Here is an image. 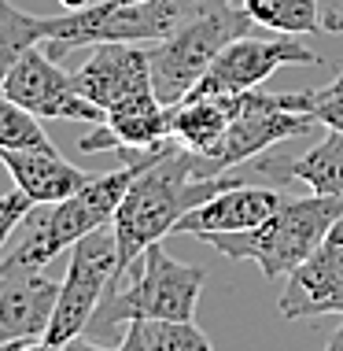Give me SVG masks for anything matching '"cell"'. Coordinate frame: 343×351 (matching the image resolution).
Returning a JSON list of instances; mask_svg holds the SVG:
<instances>
[{
	"label": "cell",
	"mask_w": 343,
	"mask_h": 351,
	"mask_svg": "<svg viewBox=\"0 0 343 351\" xmlns=\"http://www.w3.org/2000/svg\"><path fill=\"white\" fill-rule=\"evenodd\" d=\"M236 185V178H203L199 159L185 152L177 141L159 152L151 163L129 182L126 196H122L118 211L111 218L114 230V248H118V263H114V289L118 281L129 278V270L140 263L151 244H159L166 233L177 230V222L199 204H207L222 189Z\"/></svg>",
	"instance_id": "cell-1"
},
{
	"label": "cell",
	"mask_w": 343,
	"mask_h": 351,
	"mask_svg": "<svg viewBox=\"0 0 343 351\" xmlns=\"http://www.w3.org/2000/svg\"><path fill=\"white\" fill-rule=\"evenodd\" d=\"M159 152H140V156H133L126 167L97 174L85 189H78L74 196H66L60 204H37L34 211L26 215V222L18 226V237L8 244V252L0 255V274L45 270L55 255L74 248L81 237L111 226V218L118 211L129 182L159 156Z\"/></svg>",
	"instance_id": "cell-2"
},
{
	"label": "cell",
	"mask_w": 343,
	"mask_h": 351,
	"mask_svg": "<svg viewBox=\"0 0 343 351\" xmlns=\"http://www.w3.org/2000/svg\"><path fill=\"white\" fill-rule=\"evenodd\" d=\"M343 218V200L336 196H288L277 211L266 218L262 226L244 233H207L199 241H207L214 252H222L225 259H247L255 263L266 281H281L307 263L318 244L329 237V230Z\"/></svg>",
	"instance_id": "cell-3"
},
{
	"label": "cell",
	"mask_w": 343,
	"mask_h": 351,
	"mask_svg": "<svg viewBox=\"0 0 343 351\" xmlns=\"http://www.w3.org/2000/svg\"><path fill=\"white\" fill-rule=\"evenodd\" d=\"M126 281V289H111L103 296L97 318L85 329L89 337H114L129 322H192L207 270L170 259L163 244H151Z\"/></svg>",
	"instance_id": "cell-4"
},
{
	"label": "cell",
	"mask_w": 343,
	"mask_h": 351,
	"mask_svg": "<svg viewBox=\"0 0 343 351\" xmlns=\"http://www.w3.org/2000/svg\"><path fill=\"white\" fill-rule=\"evenodd\" d=\"M211 4L214 0H133V4H122V0H100L97 4L92 0L81 12L41 19V45L55 60L74 49H85V45L107 41L155 45Z\"/></svg>",
	"instance_id": "cell-5"
},
{
	"label": "cell",
	"mask_w": 343,
	"mask_h": 351,
	"mask_svg": "<svg viewBox=\"0 0 343 351\" xmlns=\"http://www.w3.org/2000/svg\"><path fill=\"white\" fill-rule=\"evenodd\" d=\"M251 15L244 12L240 0H214L192 15L185 26H177L170 37L155 41L151 52V85L163 104H177L196 89V82L207 74V67L222 56L225 45L236 37L251 34Z\"/></svg>",
	"instance_id": "cell-6"
},
{
	"label": "cell",
	"mask_w": 343,
	"mask_h": 351,
	"mask_svg": "<svg viewBox=\"0 0 343 351\" xmlns=\"http://www.w3.org/2000/svg\"><path fill=\"white\" fill-rule=\"evenodd\" d=\"M314 126H321V122L307 111V89L303 93H262V89L236 93L225 137L207 156H196L199 170H203V178H222L225 170L266 156L273 145H281L288 137L310 134Z\"/></svg>",
	"instance_id": "cell-7"
},
{
	"label": "cell",
	"mask_w": 343,
	"mask_h": 351,
	"mask_svg": "<svg viewBox=\"0 0 343 351\" xmlns=\"http://www.w3.org/2000/svg\"><path fill=\"white\" fill-rule=\"evenodd\" d=\"M114 263H118V248H114V230H103L81 237L71 248V263H66V278L60 281V300L52 311V326L45 340L60 348L63 340L78 337L89 329L97 318L103 296L114 289Z\"/></svg>",
	"instance_id": "cell-8"
},
{
	"label": "cell",
	"mask_w": 343,
	"mask_h": 351,
	"mask_svg": "<svg viewBox=\"0 0 343 351\" xmlns=\"http://www.w3.org/2000/svg\"><path fill=\"white\" fill-rule=\"evenodd\" d=\"M284 63H310V67H318L321 56L288 34H273V37L244 34L233 45H225L222 56L207 67V74L196 82V89L188 97H236V93L259 89Z\"/></svg>",
	"instance_id": "cell-9"
},
{
	"label": "cell",
	"mask_w": 343,
	"mask_h": 351,
	"mask_svg": "<svg viewBox=\"0 0 343 351\" xmlns=\"http://www.w3.org/2000/svg\"><path fill=\"white\" fill-rule=\"evenodd\" d=\"M4 97L23 104L37 119H71V122H103V111L78 89L74 74H66L55 56H49L45 45H34L18 56L12 74L0 85Z\"/></svg>",
	"instance_id": "cell-10"
},
{
	"label": "cell",
	"mask_w": 343,
	"mask_h": 351,
	"mask_svg": "<svg viewBox=\"0 0 343 351\" xmlns=\"http://www.w3.org/2000/svg\"><path fill=\"white\" fill-rule=\"evenodd\" d=\"M277 311L284 322H314L343 315V218L318 244V252L288 274Z\"/></svg>",
	"instance_id": "cell-11"
},
{
	"label": "cell",
	"mask_w": 343,
	"mask_h": 351,
	"mask_svg": "<svg viewBox=\"0 0 343 351\" xmlns=\"http://www.w3.org/2000/svg\"><path fill=\"white\" fill-rule=\"evenodd\" d=\"M74 82L107 115L122 100L155 89L151 85V52L144 45H133V41L92 45L89 60L74 71Z\"/></svg>",
	"instance_id": "cell-12"
},
{
	"label": "cell",
	"mask_w": 343,
	"mask_h": 351,
	"mask_svg": "<svg viewBox=\"0 0 343 351\" xmlns=\"http://www.w3.org/2000/svg\"><path fill=\"white\" fill-rule=\"evenodd\" d=\"M81 152H103V148H126V152H159L170 145V104H163L151 93L122 100L111 108L103 122H97L92 134H85Z\"/></svg>",
	"instance_id": "cell-13"
},
{
	"label": "cell",
	"mask_w": 343,
	"mask_h": 351,
	"mask_svg": "<svg viewBox=\"0 0 343 351\" xmlns=\"http://www.w3.org/2000/svg\"><path fill=\"white\" fill-rule=\"evenodd\" d=\"M60 300V281L41 270L0 274V348L49 333L52 311Z\"/></svg>",
	"instance_id": "cell-14"
},
{
	"label": "cell",
	"mask_w": 343,
	"mask_h": 351,
	"mask_svg": "<svg viewBox=\"0 0 343 351\" xmlns=\"http://www.w3.org/2000/svg\"><path fill=\"white\" fill-rule=\"evenodd\" d=\"M288 200L281 189L270 185H229L218 196H211L207 204H199L196 211H188L177 222L174 233H192V237H207V233H244L255 230L270 218L277 207Z\"/></svg>",
	"instance_id": "cell-15"
},
{
	"label": "cell",
	"mask_w": 343,
	"mask_h": 351,
	"mask_svg": "<svg viewBox=\"0 0 343 351\" xmlns=\"http://www.w3.org/2000/svg\"><path fill=\"white\" fill-rule=\"evenodd\" d=\"M0 163H4L15 189L26 193L34 204H60L92 182V174H85L74 163H66L55 145L8 148V152H0Z\"/></svg>",
	"instance_id": "cell-16"
},
{
	"label": "cell",
	"mask_w": 343,
	"mask_h": 351,
	"mask_svg": "<svg viewBox=\"0 0 343 351\" xmlns=\"http://www.w3.org/2000/svg\"><path fill=\"white\" fill-rule=\"evenodd\" d=\"M255 170L266 178H277V182H303L310 193L343 200V130H329L318 145L295 159L266 152Z\"/></svg>",
	"instance_id": "cell-17"
},
{
	"label": "cell",
	"mask_w": 343,
	"mask_h": 351,
	"mask_svg": "<svg viewBox=\"0 0 343 351\" xmlns=\"http://www.w3.org/2000/svg\"><path fill=\"white\" fill-rule=\"evenodd\" d=\"M233 119V97H185L170 104V141L192 156H207L225 137Z\"/></svg>",
	"instance_id": "cell-18"
},
{
	"label": "cell",
	"mask_w": 343,
	"mask_h": 351,
	"mask_svg": "<svg viewBox=\"0 0 343 351\" xmlns=\"http://www.w3.org/2000/svg\"><path fill=\"white\" fill-rule=\"evenodd\" d=\"M244 12L251 15L255 26L273 34H318L321 30V15H318V0H240Z\"/></svg>",
	"instance_id": "cell-19"
},
{
	"label": "cell",
	"mask_w": 343,
	"mask_h": 351,
	"mask_svg": "<svg viewBox=\"0 0 343 351\" xmlns=\"http://www.w3.org/2000/svg\"><path fill=\"white\" fill-rule=\"evenodd\" d=\"M41 45V19L26 15L23 8L15 4H0V85L12 74V67L18 63V56L26 49Z\"/></svg>",
	"instance_id": "cell-20"
},
{
	"label": "cell",
	"mask_w": 343,
	"mask_h": 351,
	"mask_svg": "<svg viewBox=\"0 0 343 351\" xmlns=\"http://www.w3.org/2000/svg\"><path fill=\"white\" fill-rule=\"evenodd\" d=\"M52 145L49 134H45L41 119L34 111H26L23 104H15L12 97L0 93V152L8 148H41Z\"/></svg>",
	"instance_id": "cell-21"
},
{
	"label": "cell",
	"mask_w": 343,
	"mask_h": 351,
	"mask_svg": "<svg viewBox=\"0 0 343 351\" xmlns=\"http://www.w3.org/2000/svg\"><path fill=\"white\" fill-rule=\"evenodd\" d=\"M151 351H214L192 322H140Z\"/></svg>",
	"instance_id": "cell-22"
},
{
	"label": "cell",
	"mask_w": 343,
	"mask_h": 351,
	"mask_svg": "<svg viewBox=\"0 0 343 351\" xmlns=\"http://www.w3.org/2000/svg\"><path fill=\"white\" fill-rule=\"evenodd\" d=\"M307 111L321 126L343 130V71L321 89H307Z\"/></svg>",
	"instance_id": "cell-23"
},
{
	"label": "cell",
	"mask_w": 343,
	"mask_h": 351,
	"mask_svg": "<svg viewBox=\"0 0 343 351\" xmlns=\"http://www.w3.org/2000/svg\"><path fill=\"white\" fill-rule=\"evenodd\" d=\"M34 200L26 193H0V252L8 248V241H12V233L18 230V226L26 222V215L34 211Z\"/></svg>",
	"instance_id": "cell-24"
},
{
	"label": "cell",
	"mask_w": 343,
	"mask_h": 351,
	"mask_svg": "<svg viewBox=\"0 0 343 351\" xmlns=\"http://www.w3.org/2000/svg\"><path fill=\"white\" fill-rule=\"evenodd\" d=\"M318 15H321V30L343 34V0H318Z\"/></svg>",
	"instance_id": "cell-25"
},
{
	"label": "cell",
	"mask_w": 343,
	"mask_h": 351,
	"mask_svg": "<svg viewBox=\"0 0 343 351\" xmlns=\"http://www.w3.org/2000/svg\"><path fill=\"white\" fill-rule=\"evenodd\" d=\"M55 351H118V348H103L97 337H89V333H78V337H71V340H63Z\"/></svg>",
	"instance_id": "cell-26"
},
{
	"label": "cell",
	"mask_w": 343,
	"mask_h": 351,
	"mask_svg": "<svg viewBox=\"0 0 343 351\" xmlns=\"http://www.w3.org/2000/svg\"><path fill=\"white\" fill-rule=\"evenodd\" d=\"M0 351H55V344H49L45 337H37V340H18V344H8V348H0Z\"/></svg>",
	"instance_id": "cell-27"
},
{
	"label": "cell",
	"mask_w": 343,
	"mask_h": 351,
	"mask_svg": "<svg viewBox=\"0 0 343 351\" xmlns=\"http://www.w3.org/2000/svg\"><path fill=\"white\" fill-rule=\"evenodd\" d=\"M92 0H60V8L63 12H81V8H89Z\"/></svg>",
	"instance_id": "cell-28"
},
{
	"label": "cell",
	"mask_w": 343,
	"mask_h": 351,
	"mask_svg": "<svg viewBox=\"0 0 343 351\" xmlns=\"http://www.w3.org/2000/svg\"><path fill=\"white\" fill-rule=\"evenodd\" d=\"M325 351H343V326L336 329V333H332V340L325 344Z\"/></svg>",
	"instance_id": "cell-29"
},
{
	"label": "cell",
	"mask_w": 343,
	"mask_h": 351,
	"mask_svg": "<svg viewBox=\"0 0 343 351\" xmlns=\"http://www.w3.org/2000/svg\"><path fill=\"white\" fill-rule=\"evenodd\" d=\"M122 4H133V0H122Z\"/></svg>",
	"instance_id": "cell-30"
},
{
	"label": "cell",
	"mask_w": 343,
	"mask_h": 351,
	"mask_svg": "<svg viewBox=\"0 0 343 351\" xmlns=\"http://www.w3.org/2000/svg\"><path fill=\"white\" fill-rule=\"evenodd\" d=\"M0 4H4V0H0Z\"/></svg>",
	"instance_id": "cell-31"
}]
</instances>
